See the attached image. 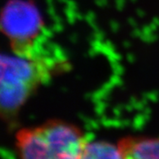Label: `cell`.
<instances>
[{"label":"cell","instance_id":"obj_5","mask_svg":"<svg viewBox=\"0 0 159 159\" xmlns=\"http://www.w3.org/2000/svg\"><path fill=\"white\" fill-rule=\"evenodd\" d=\"M82 158H123L119 145L103 141L88 142Z\"/></svg>","mask_w":159,"mask_h":159},{"label":"cell","instance_id":"obj_2","mask_svg":"<svg viewBox=\"0 0 159 159\" xmlns=\"http://www.w3.org/2000/svg\"><path fill=\"white\" fill-rule=\"evenodd\" d=\"M87 142L77 126L62 120H51L19 131L16 148L22 158H82Z\"/></svg>","mask_w":159,"mask_h":159},{"label":"cell","instance_id":"obj_4","mask_svg":"<svg viewBox=\"0 0 159 159\" xmlns=\"http://www.w3.org/2000/svg\"><path fill=\"white\" fill-rule=\"evenodd\" d=\"M119 145L124 158L159 159V138H125Z\"/></svg>","mask_w":159,"mask_h":159},{"label":"cell","instance_id":"obj_1","mask_svg":"<svg viewBox=\"0 0 159 159\" xmlns=\"http://www.w3.org/2000/svg\"><path fill=\"white\" fill-rule=\"evenodd\" d=\"M59 66H65V63L0 52V116L15 115Z\"/></svg>","mask_w":159,"mask_h":159},{"label":"cell","instance_id":"obj_3","mask_svg":"<svg viewBox=\"0 0 159 159\" xmlns=\"http://www.w3.org/2000/svg\"><path fill=\"white\" fill-rule=\"evenodd\" d=\"M0 26L9 36L16 55L31 59H62L43 51V23L34 5L20 0L7 4L0 15Z\"/></svg>","mask_w":159,"mask_h":159}]
</instances>
